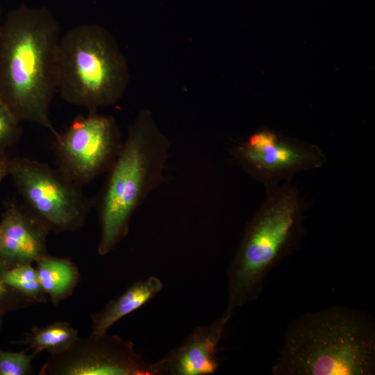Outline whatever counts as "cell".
<instances>
[{
	"label": "cell",
	"mask_w": 375,
	"mask_h": 375,
	"mask_svg": "<svg viewBox=\"0 0 375 375\" xmlns=\"http://www.w3.org/2000/svg\"><path fill=\"white\" fill-rule=\"evenodd\" d=\"M60 28L45 7L22 3L0 26V99L20 122L56 137L49 108L58 90Z\"/></svg>",
	"instance_id": "1"
},
{
	"label": "cell",
	"mask_w": 375,
	"mask_h": 375,
	"mask_svg": "<svg viewBox=\"0 0 375 375\" xmlns=\"http://www.w3.org/2000/svg\"><path fill=\"white\" fill-rule=\"evenodd\" d=\"M272 372L374 374V319L363 310L342 306L301 315L288 324Z\"/></svg>",
	"instance_id": "2"
},
{
	"label": "cell",
	"mask_w": 375,
	"mask_h": 375,
	"mask_svg": "<svg viewBox=\"0 0 375 375\" xmlns=\"http://www.w3.org/2000/svg\"><path fill=\"white\" fill-rule=\"evenodd\" d=\"M171 142L149 109H142L106 172L95 199L100 235L97 252H111L128 233L132 216L165 181Z\"/></svg>",
	"instance_id": "3"
},
{
	"label": "cell",
	"mask_w": 375,
	"mask_h": 375,
	"mask_svg": "<svg viewBox=\"0 0 375 375\" xmlns=\"http://www.w3.org/2000/svg\"><path fill=\"white\" fill-rule=\"evenodd\" d=\"M265 196L246 226L227 270L226 311L255 300L269 272L300 244L306 203L292 181L265 187Z\"/></svg>",
	"instance_id": "4"
},
{
	"label": "cell",
	"mask_w": 375,
	"mask_h": 375,
	"mask_svg": "<svg viewBox=\"0 0 375 375\" xmlns=\"http://www.w3.org/2000/svg\"><path fill=\"white\" fill-rule=\"evenodd\" d=\"M130 79L127 60L106 28L76 26L60 38L58 90L69 104L88 112L117 103Z\"/></svg>",
	"instance_id": "5"
},
{
	"label": "cell",
	"mask_w": 375,
	"mask_h": 375,
	"mask_svg": "<svg viewBox=\"0 0 375 375\" xmlns=\"http://www.w3.org/2000/svg\"><path fill=\"white\" fill-rule=\"evenodd\" d=\"M8 176L21 195L24 205L56 233L81 228L92 206L83 186L58 167L28 158H10Z\"/></svg>",
	"instance_id": "6"
},
{
	"label": "cell",
	"mask_w": 375,
	"mask_h": 375,
	"mask_svg": "<svg viewBox=\"0 0 375 375\" xmlns=\"http://www.w3.org/2000/svg\"><path fill=\"white\" fill-rule=\"evenodd\" d=\"M124 140L115 119L90 111L76 117L53 138L58 168L83 186L109 169Z\"/></svg>",
	"instance_id": "7"
},
{
	"label": "cell",
	"mask_w": 375,
	"mask_h": 375,
	"mask_svg": "<svg viewBox=\"0 0 375 375\" xmlns=\"http://www.w3.org/2000/svg\"><path fill=\"white\" fill-rule=\"evenodd\" d=\"M241 167L265 187L292 181L299 172L323 167L326 156L317 145L260 128L233 147Z\"/></svg>",
	"instance_id": "8"
},
{
	"label": "cell",
	"mask_w": 375,
	"mask_h": 375,
	"mask_svg": "<svg viewBox=\"0 0 375 375\" xmlns=\"http://www.w3.org/2000/svg\"><path fill=\"white\" fill-rule=\"evenodd\" d=\"M40 375H153L134 344L108 333L78 338L65 350L50 354Z\"/></svg>",
	"instance_id": "9"
},
{
	"label": "cell",
	"mask_w": 375,
	"mask_h": 375,
	"mask_svg": "<svg viewBox=\"0 0 375 375\" xmlns=\"http://www.w3.org/2000/svg\"><path fill=\"white\" fill-rule=\"evenodd\" d=\"M233 313L196 327L182 343L151 362L153 375H210L219 367L218 346Z\"/></svg>",
	"instance_id": "10"
},
{
	"label": "cell",
	"mask_w": 375,
	"mask_h": 375,
	"mask_svg": "<svg viewBox=\"0 0 375 375\" xmlns=\"http://www.w3.org/2000/svg\"><path fill=\"white\" fill-rule=\"evenodd\" d=\"M49 232L24 204L8 201L0 219V261L6 267L35 262L49 254Z\"/></svg>",
	"instance_id": "11"
},
{
	"label": "cell",
	"mask_w": 375,
	"mask_h": 375,
	"mask_svg": "<svg viewBox=\"0 0 375 375\" xmlns=\"http://www.w3.org/2000/svg\"><path fill=\"white\" fill-rule=\"evenodd\" d=\"M162 288L161 280L154 276L134 282L116 299L110 300L101 310L91 315L90 334L108 333L114 324L149 302Z\"/></svg>",
	"instance_id": "12"
},
{
	"label": "cell",
	"mask_w": 375,
	"mask_h": 375,
	"mask_svg": "<svg viewBox=\"0 0 375 375\" xmlns=\"http://www.w3.org/2000/svg\"><path fill=\"white\" fill-rule=\"evenodd\" d=\"M35 264L42 286L52 303L58 304L73 294L81 277L77 267L69 258L48 254Z\"/></svg>",
	"instance_id": "13"
},
{
	"label": "cell",
	"mask_w": 375,
	"mask_h": 375,
	"mask_svg": "<svg viewBox=\"0 0 375 375\" xmlns=\"http://www.w3.org/2000/svg\"><path fill=\"white\" fill-rule=\"evenodd\" d=\"M78 338V331L69 323L57 322L44 326H35L22 339L13 343L28 346L36 355L43 351L51 354L65 350Z\"/></svg>",
	"instance_id": "14"
},
{
	"label": "cell",
	"mask_w": 375,
	"mask_h": 375,
	"mask_svg": "<svg viewBox=\"0 0 375 375\" xmlns=\"http://www.w3.org/2000/svg\"><path fill=\"white\" fill-rule=\"evenodd\" d=\"M1 274L6 284L31 304L47 301L36 268L31 263L6 267L1 262Z\"/></svg>",
	"instance_id": "15"
},
{
	"label": "cell",
	"mask_w": 375,
	"mask_h": 375,
	"mask_svg": "<svg viewBox=\"0 0 375 375\" xmlns=\"http://www.w3.org/2000/svg\"><path fill=\"white\" fill-rule=\"evenodd\" d=\"M37 355L26 351L10 352L0 349V375H28L33 372L32 361Z\"/></svg>",
	"instance_id": "16"
},
{
	"label": "cell",
	"mask_w": 375,
	"mask_h": 375,
	"mask_svg": "<svg viewBox=\"0 0 375 375\" xmlns=\"http://www.w3.org/2000/svg\"><path fill=\"white\" fill-rule=\"evenodd\" d=\"M20 124L0 99V152H7L19 140L22 133Z\"/></svg>",
	"instance_id": "17"
},
{
	"label": "cell",
	"mask_w": 375,
	"mask_h": 375,
	"mask_svg": "<svg viewBox=\"0 0 375 375\" xmlns=\"http://www.w3.org/2000/svg\"><path fill=\"white\" fill-rule=\"evenodd\" d=\"M31 305L32 304L28 300L4 281L1 274V262L0 261V312L5 315Z\"/></svg>",
	"instance_id": "18"
},
{
	"label": "cell",
	"mask_w": 375,
	"mask_h": 375,
	"mask_svg": "<svg viewBox=\"0 0 375 375\" xmlns=\"http://www.w3.org/2000/svg\"><path fill=\"white\" fill-rule=\"evenodd\" d=\"M10 158L7 152H0V183L8 176Z\"/></svg>",
	"instance_id": "19"
},
{
	"label": "cell",
	"mask_w": 375,
	"mask_h": 375,
	"mask_svg": "<svg viewBox=\"0 0 375 375\" xmlns=\"http://www.w3.org/2000/svg\"><path fill=\"white\" fill-rule=\"evenodd\" d=\"M3 315H2L1 312H0V331L2 328V325H3V320H2V317H3Z\"/></svg>",
	"instance_id": "20"
},
{
	"label": "cell",
	"mask_w": 375,
	"mask_h": 375,
	"mask_svg": "<svg viewBox=\"0 0 375 375\" xmlns=\"http://www.w3.org/2000/svg\"><path fill=\"white\" fill-rule=\"evenodd\" d=\"M1 8H0V26H1Z\"/></svg>",
	"instance_id": "21"
}]
</instances>
